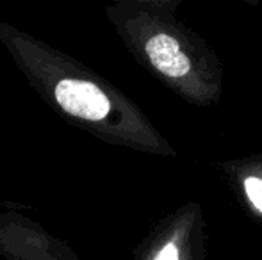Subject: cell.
Instances as JSON below:
<instances>
[{
    "mask_svg": "<svg viewBox=\"0 0 262 260\" xmlns=\"http://www.w3.org/2000/svg\"><path fill=\"white\" fill-rule=\"evenodd\" d=\"M0 43L39 98L77 129L107 145L161 157L177 155L148 116L95 69L2 20Z\"/></svg>",
    "mask_w": 262,
    "mask_h": 260,
    "instance_id": "6da1fadb",
    "label": "cell"
},
{
    "mask_svg": "<svg viewBox=\"0 0 262 260\" xmlns=\"http://www.w3.org/2000/svg\"><path fill=\"white\" fill-rule=\"evenodd\" d=\"M105 16L130 56L177 97L198 107L221 98L220 57L175 14L114 0Z\"/></svg>",
    "mask_w": 262,
    "mask_h": 260,
    "instance_id": "7a4b0ae2",
    "label": "cell"
},
{
    "mask_svg": "<svg viewBox=\"0 0 262 260\" xmlns=\"http://www.w3.org/2000/svg\"><path fill=\"white\" fill-rule=\"evenodd\" d=\"M134 260H207L204 210L186 203L157 223L136 248Z\"/></svg>",
    "mask_w": 262,
    "mask_h": 260,
    "instance_id": "3957f363",
    "label": "cell"
},
{
    "mask_svg": "<svg viewBox=\"0 0 262 260\" xmlns=\"http://www.w3.org/2000/svg\"><path fill=\"white\" fill-rule=\"evenodd\" d=\"M0 255L4 260H80L68 244L18 212H0Z\"/></svg>",
    "mask_w": 262,
    "mask_h": 260,
    "instance_id": "277c9868",
    "label": "cell"
},
{
    "mask_svg": "<svg viewBox=\"0 0 262 260\" xmlns=\"http://www.w3.org/2000/svg\"><path fill=\"white\" fill-rule=\"evenodd\" d=\"M221 166L228 168L225 171L234 178L250 208L262 216V157H248Z\"/></svg>",
    "mask_w": 262,
    "mask_h": 260,
    "instance_id": "5b68a950",
    "label": "cell"
},
{
    "mask_svg": "<svg viewBox=\"0 0 262 260\" xmlns=\"http://www.w3.org/2000/svg\"><path fill=\"white\" fill-rule=\"evenodd\" d=\"M118 2H130V4H136V6L148 7V9L175 14V11L179 9V6L184 0H118Z\"/></svg>",
    "mask_w": 262,
    "mask_h": 260,
    "instance_id": "8992f818",
    "label": "cell"
}]
</instances>
